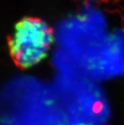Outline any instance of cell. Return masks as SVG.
<instances>
[{
  "label": "cell",
  "instance_id": "cell-1",
  "mask_svg": "<svg viewBox=\"0 0 124 125\" xmlns=\"http://www.w3.org/2000/svg\"><path fill=\"white\" fill-rule=\"evenodd\" d=\"M53 40V31L47 22L25 18L17 25L10 42L12 58L22 68L31 67L47 57Z\"/></svg>",
  "mask_w": 124,
  "mask_h": 125
},
{
  "label": "cell",
  "instance_id": "cell-2",
  "mask_svg": "<svg viewBox=\"0 0 124 125\" xmlns=\"http://www.w3.org/2000/svg\"><path fill=\"white\" fill-rule=\"evenodd\" d=\"M90 1H91V0H90Z\"/></svg>",
  "mask_w": 124,
  "mask_h": 125
}]
</instances>
